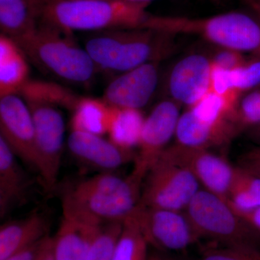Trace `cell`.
Here are the masks:
<instances>
[{
  "mask_svg": "<svg viewBox=\"0 0 260 260\" xmlns=\"http://www.w3.org/2000/svg\"><path fill=\"white\" fill-rule=\"evenodd\" d=\"M144 179L104 172L70 186L63 194L62 213L93 224L124 221L139 204Z\"/></svg>",
  "mask_w": 260,
  "mask_h": 260,
  "instance_id": "1",
  "label": "cell"
},
{
  "mask_svg": "<svg viewBox=\"0 0 260 260\" xmlns=\"http://www.w3.org/2000/svg\"><path fill=\"white\" fill-rule=\"evenodd\" d=\"M39 23L71 32L140 28L149 4L116 0H32Z\"/></svg>",
  "mask_w": 260,
  "mask_h": 260,
  "instance_id": "2",
  "label": "cell"
},
{
  "mask_svg": "<svg viewBox=\"0 0 260 260\" xmlns=\"http://www.w3.org/2000/svg\"><path fill=\"white\" fill-rule=\"evenodd\" d=\"M174 37L148 28L101 30L87 39L85 49L99 70L122 73L171 55Z\"/></svg>",
  "mask_w": 260,
  "mask_h": 260,
  "instance_id": "3",
  "label": "cell"
},
{
  "mask_svg": "<svg viewBox=\"0 0 260 260\" xmlns=\"http://www.w3.org/2000/svg\"><path fill=\"white\" fill-rule=\"evenodd\" d=\"M13 41L37 68L64 81L85 85L99 71L73 34L50 25L39 23L35 30Z\"/></svg>",
  "mask_w": 260,
  "mask_h": 260,
  "instance_id": "4",
  "label": "cell"
},
{
  "mask_svg": "<svg viewBox=\"0 0 260 260\" xmlns=\"http://www.w3.org/2000/svg\"><path fill=\"white\" fill-rule=\"evenodd\" d=\"M141 28L155 29L174 36H198L219 48L260 57V22L241 12L205 18L150 14Z\"/></svg>",
  "mask_w": 260,
  "mask_h": 260,
  "instance_id": "5",
  "label": "cell"
},
{
  "mask_svg": "<svg viewBox=\"0 0 260 260\" xmlns=\"http://www.w3.org/2000/svg\"><path fill=\"white\" fill-rule=\"evenodd\" d=\"M185 212L200 239L217 246H260L259 233L218 195L200 189Z\"/></svg>",
  "mask_w": 260,
  "mask_h": 260,
  "instance_id": "6",
  "label": "cell"
},
{
  "mask_svg": "<svg viewBox=\"0 0 260 260\" xmlns=\"http://www.w3.org/2000/svg\"><path fill=\"white\" fill-rule=\"evenodd\" d=\"M200 185L189 170L162 153L145 176L139 205L185 211Z\"/></svg>",
  "mask_w": 260,
  "mask_h": 260,
  "instance_id": "7",
  "label": "cell"
},
{
  "mask_svg": "<svg viewBox=\"0 0 260 260\" xmlns=\"http://www.w3.org/2000/svg\"><path fill=\"white\" fill-rule=\"evenodd\" d=\"M35 129L36 171L47 192L54 190L60 171L64 139V121L59 107L48 103L25 102Z\"/></svg>",
  "mask_w": 260,
  "mask_h": 260,
  "instance_id": "8",
  "label": "cell"
},
{
  "mask_svg": "<svg viewBox=\"0 0 260 260\" xmlns=\"http://www.w3.org/2000/svg\"><path fill=\"white\" fill-rule=\"evenodd\" d=\"M149 245L167 252H179L199 242L185 211L148 208L138 204L132 213Z\"/></svg>",
  "mask_w": 260,
  "mask_h": 260,
  "instance_id": "9",
  "label": "cell"
},
{
  "mask_svg": "<svg viewBox=\"0 0 260 260\" xmlns=\"http://www.w3.org/2000/svg\"><path fill=\"white\" fill-rule=\"evenodd\" d=\"M180 104L172 99H167L157 104L145 117L132 170L143 179L175 135L180 117Z\"/></svg>",
  "mask_w": 260,
  "mask_h": 260,
  "instance_id": "10",
  "label": "cell"
},
{
  "mask_svg": "<svg viewBox=\"0 0 260 260\" xmlns=\"http://www.w3.org/2000/svg\"><path fill=\"white\" fill-rule=\"evenodd\" d=\"M164 153L189 170L205 190L226 199L236 167L223 157L207 149L190 148L177 143L168 147Z\"/></svg>",
  "mask_w": 260,
  "mask_h": 260,
  "instance_id": "11",
  "label": "cell"
},
{
  "mask_svg": "<svg viewBox=\"0 0 260 260\" xmlns=\"http://www.w3.org/2000/svg\"><path fill=\"white\" fill-rule=\"evenodd\" d=\"M0 133L15 155L36 170L34 121L26 103L17 94L0 99Z\"/></svg>",
  "mask_w": 260,
  "mask_h": 260,
  "instance_id": "12",
  "label": "cell"
},
{
  "mask_svg": "<svg viewBox=\"0 0 260 260\" xmlns=\"http://www.w3.org/2000/svg\"><path fill=\"white\" fill-rule=\"evenodd\" d=\"M213 67L211 58L193 54L173 67L168 88L171 99L188 108L194 107L210 91Z\"/></svg>",
  "mask_w": 260,
  "mask_h": 260,
  "instance_id": "13",
  "label": "cell"
},
{
  "mask_svg": "<svg viewBox=\"0 0 260 260\" xmlns=\"http://www.w3.org/2000/svg\"><path fill=\"white\" fill-rule=\"evenodd\" d=\"M158 63H146L121 73L108 85L103 100L112 107L141 110L158 86Z\"/></svg>",
  "mask_w": 260,
  "mask_h": 260,
  "instance_id": "14",
  "label": "cell"
},
{
  "mask_svg": "<svg viewBox=\"0 0 260 260\" xmlns=\"http://www.w3.org/2000/svg\"><path fill=\"white\" fill-rule=\"evenodd\" d=\"M68 147L77 160L104 172H111L128 162H134L136 156L133 150L121 148L100 135L84 132L71 131Z\"/></svg>",
  "mask_w": 260,
  "mask_h": 260,
  "instance_id": "15",
  "label": "cell"
},
{
  "mask_svg": "<svg viewBox=\"0 0 260 260\" xmlns=\"http://www.w3.org/2000/svg\"><path fill=\"white\" fill-rule=\"evenodd\" d=\"M239 133L240 130L232 119L205 120L188 109L178 121L176 143L190 148L209 150L229 145Z\"/></svg>",
  "mask_w": 260,
  "mask_h": 260,
  "instance_id": "16",
  "label": "cell"
},
{
  "mask_svg": "<svg viewBox=\"0 0 260 260\" xmlns=\"http://www.w3.org/2000/svg\"><path fill=\"white\" fill-rule=\"evenodd\" d=\"M99 225L62 213L59 229L53 237L54 260H88L89 246Z\"/></svg>",
  "mask_w": 260,
  "mask_h": 260,
  "instance_id": "17",
  "label": "cell"
},
{
  "mask_svg": "<svg viewBox=\"0 0 260 260\" xmlns=\"http://www.w3.org/2000/svg\"><path fill=\"white\" fill-rule=\"evenodd\" d=\"M48 224L41 214L3 224L0 229V260H4L47 237Z\"/></svg>",
  "mask_w": 260,
  "mask_h": 260,
  "instance_id": "18",
  "label": "cell"
},
{
  "mask_svg": "<svg viewBox=\"0 0 260 260\" xmlns=\"http://www.w3.org/2000/svg\"><path fill=\"white\" fill-rule=\"evenodd\" d=\"M28 59L10 37L0 35V97L18 94L29 81Z\"/></svg>",
  "mask_w": 260,
  "mask_h": 260,
  "instance_id": "19",
  "label": "cell"
},
{
  "mask_svg": "<svg viewBox=\"0 0 260 260\" xmlns=\"http://www.w3.org/2000/svg\"><path fill=\"white\" fill-rule=\"evenodd\" d=\"M28 182L17 156L0 137V215L4 217L22 199Z\"/></svg>",
  "mask_w": 260,
  "mask_h": 260,
  "instance_id": "20",
  "label": "cell"
},
{
  "mask_svg": "<svg viewBox=\"0 0 260 260\" xmlns=\"http://www.w3.org/2000/svg\"><path fill=\"white\" fill-rule=\"evenodd\" d=\"M39 25L32 0H0L1 34L15 39L30 34Z\"/></svg>",
  "mask_w": 260,
  "mask_h": 260,
  "instance_id": "21",
  "label": "cell"
},
{
  "mask_svg": "<svg viewBox=\"0 0 260 260\" xmlns=\"http://www.w3.org/2000/svg\"><path fill=\"white\" fill-rule=\"evenodd\" d=\"M114 107L102 99L81 97L73 111L72 131L84 132L96 135L108 134Z\"/></svg>",
  "mask_w": 260,
  "mask_h": 260,
  "instance_id": "22",
  "label": "cell"
},
{
  "mask_svg": "<svg viewBox=\"0 0 260 260\" xmlns=\"http://www.w3.org/2000/svg\"><path fill=\"white\" fill-rule=\"evenodd\" d=\"M145 119L140 109L114 107L108 132L109 140L126 150L138 148Z\"/></svg>",
  "mask_w": 260,
  "mask_h": 260,
  "instance_id": "23",
  "label": "cell"
},
{
  "mask_svg": "<svg viewBox=\"0 0 260 260\" xmlns=\"http://www.w3.org/2000/svg\"><path fill=\"white\" fill-rule=\"evenodd\" d=\"M225 200L237 212L260 208V175L246 168L236 167Z\"/></svg>",
  "mask_w": 260,
  "mask_h": 260,
  "instance_id": "24",
  "label": "cell"
},
{
  "mask_svg": "<svg viewBox=\"0 0 260 260\" xmlns=\"http://www.w3.org/2000/svg\"><path fill=\"white\" fill-rule=\"evenodd\" d=\"M18 95L25 102L37 101L48 103L56 107L66 108L72 112L81 99L61 85L41 80H29Z\"/></svg>",
  "mask_w": 260,
  "mask_h": 260,
  "instance_id": "25",
  "label": "cell"
},
{
  "mask_svg": "<svg viewBox=\"0 0 260 260\" xmlns=\"http://www.w3.org/2000/svg\"><path fill=\"white\" fill-rule=\"evenodd\" d=\"M148 243L133 215L124 220L113 260H148Z\"/></svg>",
  "mask_w": 260,
  "mask_h": 260,
  "instance_id": "26",
  "label": "cell"
},
{
  "mask_svg": "<svg viewBox=\"0 0 260 260\" xmlns=\"http://www.w3.org/2000/svg\"><path fill=\"white\" fill-rule=\"evenodd\" d=\"M124 221L101 224L95 229L90 246L88 260H113Z\"/></svg>",
  "mask_w": 260,
  "mask_h": 260,
  "instance_id": "27",
  "label": "cell"
},
{
  "mask_svg": "<svg viewBox=\"0 0 260 260\" xmlns=\"http://www.w3.org/2000/svg\"><path fill=\"white\" fill-rule=\"evenodd\" d=\"M234 121L241 133L260 124V85L240 99Z\"/></svg>",
  "mask_w": 260,
  "mask_h": 260,
  "instance_id": "28",
  "label": "cell"
},
{
  "mask_svg": "<svg viewBox=\"0 0 260 260\" xmlns=\"http://www.w3.org/2000/svg\"><path fill=\"white\" fill-rule=\"evenodd\" d=\"M199 260H260V246H212L203 251Z\"/></svg>",
  "mask_w": 260,
  "mask_h": 260,
  "instance_id": "29",
  "label": "cell"
},
{
  "mask_svg": "<svg viewBox=\"0 0 260 260\" xmlns=\"http://www.w3.org/2000/svg\"><path fill=\"white\" fill-rule=\"evenodd\" d=\"M234 90L242 96L260 85V57L248 59L245 64L234 71H230Z\"/></svg>",
  "mask_w": 260,
  "mask_h": 260,
  "instance_id": "30",
  "label": "cell"
},
{
  "mask_svg": "<svg viewBox=\"0 0 260 260\" xmlns=\"http://www.w3.org/2000/svg\"><path fill=\"white\" fill-rule=\"evenodd\" d=\"M210 58L214 68L225 71H234L248 60L244 53L223 48H220Z\"/></svg>",
  "mask_w": 260,
  "mask_h": 260,
  "instance_id": "31",
  "label": "cell"
},
{
  "mask_svg": "<svg viewBox=\"0 0 260 260\" xmlns=\"http://www.w3.org/2000/svg\"><path fill=\"white\" fill-rule=\"evenodd\" d=\"M240 167L246 168L260 175V148L246 152L242 157Z\"/></svg>",
  "mask_w": 260,
  "mask_h": 260,
  "instance_id": "32",
  "label": "cell"
},
{
  "mask_svg": "<svg viewBox=\"0 0 260 260\" xmlns=\"http://www.w3.org/2000/svg\"><path fill=\"white\" fill-rule=\"evenodd\" d=\"M45 237V238H46ZM44 238V239H45ZM36 243L32 245L18 251L4 260H36L42 248L43 241Z\"/></svg>",
  "mask_w": 260,
  "mask_h": 260,
  "instance_id": "33",
  "label": "cell"
},
{
  "mask_svg": "<svg viewBox=\"0 0 260 260\" xmlns=\"http://www.w3.org/2000/svg\"><path fill=\"white\" fill-rule=\"evenodd\" d=\"M232 208V207H231ZM235 211V210H234ZM238 215H240L245 221L250 224L251 226L260 234V208L250 210V211L237 212Z\"/></svg>",
  "mask_w": 260,
  "mask_h": 260,
  "instance_id": "34",
  "label": "cell"
},
{
  "mask_svg": "<svg viewBox=\"0 0 260 260\" xmlns=\"http://www.w3.org/2000/svg\"><path fill=\"white\" fill-rule=\"evenodd\" d=\"M36 260H54L53 238L47 236L44 239L42 248Z\"/></svg>",
  "mask_w": 260,
  "mask_h": 260,
  "instance_id": "35",
  "label": "cell"
},
{
  "mask_svg": "<svg viewBox=\"0 0 260 260\" xmlns=\"http://www.w3.org/2000/svg\"><path fill=\"white\" fill-rule=\"evenodd\" d=\"M244 3L255 15L256 18L260 22V1L259 0H243Z\"/></svg>",
  "mask_w": 260,
  "mask_h": 260,
  "instance_id": "36",
  "label": "cell"
},
{
  "mask_svg": "<svg viewBox=\"0 0 260 260\" xmlns=\"http://www.w3.org/2000/svg\"><path fill=\"white\" fill-rule=\"evenodd\" d=\"M148 260H184L181 258L166 254H154L149 255Z\"/></svg>",
  "mask_w": 260,
  "mask_h": 260,
  "instance_id": "37",
  "label": "cell"
},
{
  "mask_svg": "<svg viewBox=\"0 0 260 260\" xmlns=\"http://www.w3.org/2000/svg\"><path fill=\"white\" fill-rule=\"evenodd\" d=\"M249 135L253 140L260 143V124L249 129Z\"/></svg>",
  "mask_w": 260,
  "mask_h": 260,
  "instance_id": "38",
  "label": "cell"
},
{
  "mask_svg": "<svg viewBox=\"0 0 260 260\" xmlns=\"http://www.w3.org/2000/svg\"><path fill=\"white\" fill-rule=\"evenodd\" d=\"M116 1L125 2V3H138V4H150L153 0H116Z\"/></svg>",
  "mask_w": 260,
  "mask_h": 260,
  "instance_id": "39",
  "label": "cell"
},
{
  "mask_svg": "<svg viewBox=\"0 0 260 260\" xmlns=\"http://www.w3.org/2000/svg\"><path fill=\"white\" fill-rule=\"evenodd\" d=\"M259 1H260V0H259Z\"/></svg>",
  "mask_w": 260,
  "mask_h": 260,
  "instance_id": "40",
  "label": "cell"
}]
</instances>
